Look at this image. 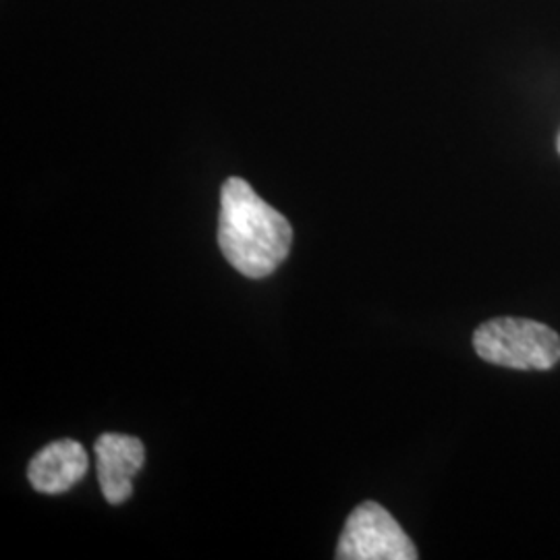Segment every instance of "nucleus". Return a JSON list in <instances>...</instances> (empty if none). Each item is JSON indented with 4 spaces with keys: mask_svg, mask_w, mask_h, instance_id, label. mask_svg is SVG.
<instances>
[{
    "mask_svg": "<svg viewBox=\"0 0 560 560\" xmlns=\"http://www.w3.org/2000/svg\"><path fill=\"white\" fill-rule=\"evenodd\" d=\"M337 559L416 560L418 550L384 506L378 502H363L345 523Z\"/></svg>",
    "mask_w": 560,
    "mask_h": 560,
    "instance_id": "7ed1b4c3",
    "label": "nucleus"
},
{
    "mask_svg": "<svg viewBox=\"0 0 560 560\" xmlns=\"http://www.w3.org/2000/svg\"><path fill=\"white\" fill-rule=\"evenodd\" d=\"M474 347L481 360L509 370H550L560 361L559 332L527 318L483 322Z\"/></svg>",
    "mask_w": 560,
    "mask_h": 560,
    "instance_id": "f03ea898",
    "label": "nucleus"
},
{
    "mask_svg": "<svg viewBox=\"0 0 560 560\" xmlns=\"http://www.w3.org/2000/svg\"><path fill=\"white\" fill-rule=\"evenodd\" d=\"M94 453L104 499L110 504L129 501L133 494V478L145 460L143 442L125 434H102Z\"/></svg>",
    "mask_w": 560,
    "mask_h": 560,
    "instance_id": "20e7f679",
    "label": "nucleus"
},
{
    "mask_svg": "<svg viewBox=\"0 0 560 560\" xmlns=\"http://www.w3.org/2000/svg\"><path fill=\"white\" fill-rule=\"evenodd\" d=\"M559 152H560V136H559Z\"/></svg>",
    "mask_w": 560,
    "mask_h": 560,
    "instance_id": "423d86ee",
    "label": "nucleus"
},
{
    "mask_svg": "<svg viewBox=\"0 0 560 560\" xmlns=\"http://www.w3.org/2000/svg\"><path fill=\"white\" fill-rule=\"evenodd\" d=\"M88 453L78 441L50 442L30 460L27 478L42 494H60L85 476Z\"/></svg>",
    "mask_w": 560,
    "mask_h": 560,
    "instance_id": "39448f33",
    "label": "nucleus"
},
{
    "mask_svg": "<svg viewBox=\"0 0 560 560\" xmlns=\"http://www.w3.org/2000/svg\"><path fill=\"white\" fill-rule=\"evenodd\" d=\"M219 245L226 261L243 277L264 279L289 256L293 229L247 180L231 177L221 189Z\"/></svg>",
    "mask_w": 560,
    "mask_h": 560,
    "instance_id": "f257e3e1",
    "label": "nucleus"
}]
</instances>
